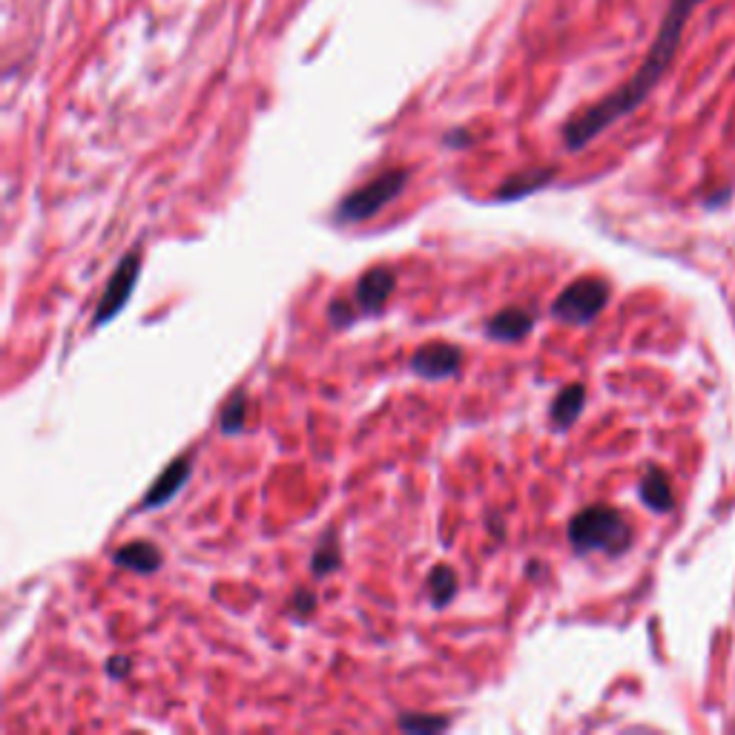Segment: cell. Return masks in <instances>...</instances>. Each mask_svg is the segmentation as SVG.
<instances>
[{
  "mask_svg": "<svg viewBox=\"0 0 735 735\" xmlns=\"http://www.w3.org/2000/svg\"><path fill=\"white\" fill-rule=\"evenodd\" d=\"M696 3H701V0H672L670 9H667V15H663L661 21V33L656 35V43L649 49V55L644 58V64H640L638 73L632 75L624 87H618L612 96H607L595 107H589V110H584L581 115H575V119L563 127V145H566L569 150H581V147H586L591 138H598L600 133L607 127H612L618 119H624V115H630L635 107L644 104V98L656 89V84L661 80V75L667 73V66L672 64L675 52H678L681 35H684V26H687Z\"/></svg>",
  "mask_w": 735,
  "mask_h": 735,
  "instance_id": "obj_1",
  "label": "cell"
},
{
  "mask_svg": "<svg viewBox=\"0 0 735 735\" xmlns=\"http://www.w3.org/2000/svg\"><path fill=\"white\" fill-rule=\"evenodd\" d=\"M569 544L581 555H586V551L618 555L632 544L630 523L624 520V514L609 509V506H589L569 523Z\"/></svg>",
  "mask_w": 735,
  "mask_h": 735,
  "instance_id": "obj_2",
  "label": "cell"
},
{
  "mask_svg": "<svg viewBox=\"0 0 735 735\" xmlns=\"http://www.w3.org/2000/svg\"><path fill=\"white\" fill-rule=\"evenodd\" d=\"M408 184V170H385L368 184H362L360 190H353L351 196H345L336 208V222L339 224H360L374 219L383 208H388Z\"/></svg>",
  "mask_w": 735,
  "mask_h": 735,
  "instance_id": "obj_3",
  "label": "cell"
},
{
  "mask_svg": "<svg viewBox=\"0 0 735 735\" xmlns=\"http://www.w3.org/2000/svg\"><path fill=\"white\" fill-rule=\"evenodd\" d=\"M609 302V285L598 276H584V279L572 282L560 290V296L551 304V313L560 322H575V325H586L598 316Z\"/></svg>",
  "mask_w": 735,
  "mask_h": 735,
  "instance_id": "obj_4",
  "label": "cell"
},
{
  "mask_svg": "<svg viewBox=\"0 0 735 735\" xmlns=\"http://www.w3.org/2000/svg\"><path fill=\"white\" fill-rule=\"evenodd\" d=\"M138 273H141V250L133 248L127 257L121 259L119 267L112 271L110 282H107L101 302L96 308V316H92L96 325H107L115 313L124 311V304H127V299L133 296V288H136Z\"/></svg>",
  "mask_w": 735,
  "mask_h": 735,
  "instance_id": "obj_5",
  "label": "cell"
},
{
  "mask_svg": "<svg viewBox=\"0 0 735 735\" xmlns=\"http://www.w3.org/2000/svg\"><path fill=\"white\" fill-rule=\"evenodd\" d=\"M460 365H463V353L448 342H425L411 357V371L423 379H448L460 371Z\"/></svg>",
  "mask_w": 735,
  "mask_h": 735,
  "instance_id": "obj_6",
  "label": "cell"
},
{
  "mask_svg": "<svg viewBox=\"0 0 735 735\" xmlns=\"http://www.w3.org/2000/svg\"><path fill=\"white\" fill-rule=\"evenodd\" d=\"M397 288V276H394L391 267H383L376 264L371 271H365L353 288V308L360 313H379L388 302V296Z\"/></svg>",
  "mask_w": 735,
  "mask_h": 735,
  "instance_id": "obj_7",
  "label": "cell"
},
{
  "mask_svg": "<svg viewBox=\"0 0 735 735\" xmlns=\"http://www.w3.org/2000/svg\"><path fill=\"white\" fill-rule=\"evenodd\" d=\"M190 474H192V454L176 457V460L155 477V483L150 486L145 500H141V509H145V512H152V509H161L164 503H170V500L187 486Z\"/></svg>",
  "mask_w": 735,
  "mask_h": 735,
  "instance_id": "obj_8",
  "label": "cell"
},
{
  "mask_svg": "<svg viewBox=\"0 0 735 735\" xmlns=\"http://www.w3.org/2000/svg\"><path fill=\"white\" fill-rule=\"evenodd\" d=\"M532 325H535V316L526 308H503L486 322V331L491 339H500V342H520L532 331Z\"/></svg>",
  "mask_w": 735,
  "mask_h": 735,
  "instance_id": "obj_9",
  "label": "cell"
},
{
  "mask_svg": "<svg viewBox=\"0 0 735 735\" xmlns=\"http://www.w3.org/2000/svg\"><path fill=\"white\" fill-rule=\"evenodd\" d=\"M112 563L138 575H152L161 566V551L150 540H133L112 551Z\"/></svg>",
  "mask_w": 735,
  "mask_h": 735,
  "instance_id": "obj_10",
  "label": "cell"
},
{
  "mask_svg": "<svg viewBox=\"0 0 735 735\" xmlns=\"http://www.w3.org/2000/svg\"><path fill=\"white\" fill-rule=\"evenodd\" d=\"M551 178H555V170L551 167H537V170H523V173H514V176H509L503 184H500L497 199L518 201V199H523V196H528V192L546 187Z\"/></svg>",
  "mask_w": 735,
  "mask_h": 735,
  "instance_id": "obj_11",
  "label": "cell"
},
{
  "mask_svg": "<svg viewBox=\"0 0 735 735\" xmlns=\"http://www.w3.org/2000/svg\"><path fill=\"white\" fill-rule=\"evenodd\" d=\"M584 406H586L584 385H566V388L555 397V402H551L549 408V416L551 423H555V428L563 432L569 425H575V420L581 416Z\"/></svg>",
  "mask_w": 735,
  "mask_h": 735,
  "instance_id": "obj_12",
  "label": "cell"
},
{
  "mask_svg": "<svg viewBox=\"0 0 735 735\" xmlns=\"http://www.w3.org/2000/svg\"><path fill=\"white\" fill-rule=\"evenodd\" d=\"M640 497L647 500V506L658 509V512H667V509H670L672 488L670 479H667V474H663L661 469H649L644 483H640Z\"/></svg>",
  "mask_w": 735,
  "mask_h": 735,
  "instance_id": "obj_13",
  "label": "cell"
},
{
  "mask_svg": "<svg viewBox=\"0 0 735 735\" xmlns=\"http://www.w3.org/2000/svg\"><path fill=\"white\" fill-rule=\"evenodd\" d=\"M245 423H248V394L236 391L231 397V402L222 408L219 428H222L224 437H233V434L245 432Z\"/></svg>",
  "mask_w": 735,
  "mask_h": 735,
  "instance_id": "obj_14",
  "label": "cell"
},
{
  "mask_svg": "<svg viewBox=\"0 0 735 735\" xmlns=\"http://www.w3.org/2000/svg\"><path fill=\"white\" fill-rule=\"evenodd\" d=\"M342 566V555H339V540H336V532H328L325 535V540L320 544V549L313 551V560H311V569L313 575H331V572H336V569Z\"/></svg>",
  "mask_w": 735,
  "mask_h": 735,
  "instance_id": "obj_15",
  "label": "cell"
},
{
  "mask_svg": "<svg viewBox=\"0 0 735 735\" xmlns=\"http://www.w3.org/2000/svg\"><path fill=\"white\" fill-rule=\"evenodd\" d=\"M428 591H432L434 607H446L448 600L457 595V575L451 566H434L428 575Z\"/></svg>",
  "mask_w": 735,
  "mask_h": 735,
  "instance_id": "obj_16",
  "label": "cell"
},
{
  "mask_svg": "<svg viewBox=\"0 0 735 735\" xmlns=\"http://www.w3.org/2000/svg\"><path fill=\"white\" fill-rule=\"evenodd\" d=\"M451 721L443 719V715H425V712H402L400 715V730L406 733H437V730H446Z\"/></svg>",
  "mask_w": 735,
  "mask_h": 735,
  "instance_id": "obj_17",
  "label": "cell"
},
{
  "mask_svg": "<svg viewBox=\"0 0 735 735\" xmlns=\"http://www.w3.org/2000/svg\"><path fill=\"white\" fill-rule=\"evenodd\" d=\"M294 603H296V609H299V615H308V612L316 607V600H313V591H308V589L296 591Z\"/></svg>",
  "mask_w": 735,
  "mask_h": 735,
  "instance_id": "obj_18",
  "label": "cell"
},
{
  "mask_svg": "<svg viewBox=\"0 0 735 735\" xmlns=\"http://www.w3.org/2000/svg\"><path fill=\"white\" fill-rule=\"evenodd\" d=\"M127 658H110V663H107V667H110V675H127Z\"/></svg>",
  "mask_w": 735,
  "mask_h": 735,
  "instance_id": "obj_19",
  "label": "cell"
}]
</instances>
